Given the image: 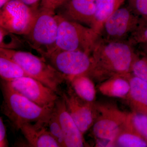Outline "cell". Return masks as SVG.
Listing matches in <instances>:
<instances>
[{"label": "cell", "mask_w": 147, "mask_h": 147, "mask_svg": "<svg viewBox=\"0 0 147 147\" xmlns=\"http://www.w3.org/2000/svg\"><path fill=\"white\" fill-rule=\"evenodd\" d=\"M91 55L92 67L88 76L100 83L115 76H130L138 56L127 41H108L100 38Z\"/></svg>", "instance_id": "1"}, {"label": "cell", "mask_w": 147, "mask_h": 147, "mask_svg": "<svg viewBox=\"0 0 147 147\" xmlns=\"http://www.w3.org/2000/svg\"><path fill=\"white\" fill-rule=\"evenodd\" d=\"M3 100L1 111L13 127L20 130L23 124L42 122L47 125L54 108H43L16 92L6 81L2 80Z\"/></svg>", "instance_id": "2"}, {"label": "cell", "mask_w": 147, "mask_h": 147, "mask_svg": "<svg viewBox=\"0 0 147 147\" xmlns=\"http://www.w3.org/2000/svg\"><path fill=\"white\" fill-rule=\"evenodd\" d=\"M0 54L16 62L28 76L38 80L60 95L59 87L67 81L66 78L44 58L39 57L30 52L2 48H0Z\"/></svg>", "instance_id": "3"}, {"label": "cell", "mask_w": 147, "mask_h": 147, "mask_svg": "<svg viewBox=\"0 0 147 147\" xmlns=\"http://www.w3.org/2000/svg\"><path fill=\"white\" fill-rule=\"evenodd\" d=\"M57 16L58 29L56 50L81 51L91 55L99 38L97 32L91 27L57 14Z\"/></svg>", "instance_id": "4"}, {"label": "cell", "mask_w": 147, "mask_h": 147, "mask_svg": "<svg viewBox=\"0 0 147 147\" xmlns=\"http://www.w3.org/2000/svg\"><path fill=\"white\" fill-rule=\"evenodd\" d=\"M58 29L55 12L39 8L30 31L24 36L29 45L45 59L56 50Z\"/></svg>", "instance_id": "5"}, {"label": "cell", "mask_w": 147, "mask_h": 147, "mask_svg": "<svg viewBox=\"0 0 147 147\" xmlns=\"http://www.w3.org/2000/svg\"><path fill=\"white\" fill-rule=\"evenodd\" d=\"M97 117L92 127V134L96 146L111 147L112 144L129 118V113L110 103H96Z\"/></svg>", "instance_id": "6"}, {"label": "cell", "mask_w": 147, "mask_h": 147, "mask_svg": "<svg viewBox=\"0 0 147 147\" xmlns=\"http://www.w3.org/2000/svg\"><path fill=\"white\" fill-rule=\"evenodd\" d=\"M140 19L129 7H120L103 23L99 38L108 41H127Z\"/></svg>", "instance_id": "7"}, {"label": "cell", "mask_w": 147, "mask_h": 147, "mask_svg": "<svg viewBox=\"0 0 147 147\" xmlns=\"http://www.w3.org/2000/svg\"><path fill=\"white\" fill-rule=\"evenodd\" d=\"M20 0H11L1 8L0 27L18 35H26L38 11Z\"/></svg>", "instance_id": "8"}, {"label": "cell", "mask_w": 147, "mask_h": 147, "mask_svg": "<svg viewBox=\"0 0 147 147\" xmlns=\"http://www.w3.org/2000/svg\"><path fill=\"white\" fill-rule=\"evenodd\" d=\"M45 59L65 76L67 82L75 76L88 75L91 68V55L82 51L55 50Z\"/></svg>", "instance_id": "9"}, {"label": "cell", "mask_w": 147, "mask_h": 147, "mask_svg": "<svg viewBox=\"0 0 147 147\" xmlns=\"http://www.w3.org/2000/svg\"><path fill=\"white\" fill-rule=\"evenodd\" d=\"M66 91L61 92L66 107L71 117L83 134L93 126L97 117V110L95 102L85 101L79 97L70 84Z\"/></svg>", "instance_id": "10"}, {"label": "cell", "mask_w": 147, "mask_h": 147, "mask_svg": "<svg viewBox=\"0 0 147 147\" xmlns=\"http://www.w3.org/2000/svg\"><path fill=\"white\" fill-rule=\"evenodd\" d=\"M7 82L16 92L43 108H54L60 97L54 90L30 76Z\"/></svg>", "instance_id": "11"}, {"label": "cell", "mask_w": 147, "mask_h": 147, "mask_svg": "<svg viewBox=\"0 0 147 147\" xmlns=\"http://www.w3.org/2000/svg\"><path fill=\"white\" fill-rule=\"evenodd\" d=\"M96 2V0H67L57 9V14L92 28L94 20Z\"/></svg>", "instance_id": "12"}, {"label": "cell", "mask_w": 147, "mask_h": 147, "mask_svg": "<svg viewBox=\"0 0 147 147\" xmlns=\"http://www.w3.org/2000/svg\"><path fill=\"white\" fill-rule=\"evenodd\" d=\"M55 107L59 118L65 147L86 146L84 134L69 113L62 97L58 99Z\"/></svg>", "instance_id": "13"}, {"label": "cell", "mask_w": 147, "mask_h": 147, "mask_svg": "<svg viewBox=\"0 0 147 147\" xmlns=\"http://www.w3.org/2000/svg\"><path fill=\"white\" fill-rule=\"evenodd\" d=\"M47 127L43 123H27L21 125L20 130L30 147H60Z\"/></svg>", "instance_id": "14"}, {"label": "cell", "mask_w": 147, "mask_h": 147, "mask_svg": "<svg viewBox=\"0 0 147 147\" xmlns=\"http://www.w3.org/2000/svg\"><path fill=\"white\" fill-rule=\"evenodd\" d=\"M130 90L127 100L132 111L147 115V82L130 75Z\"/></svg>", "instance_id": "15"}, {"label": "cell", "mask_w": 147, "mask_h": 147, "mask_svg": "<svg viewBox=\"0 0 147 147\" xmlns=\"http://www.w3.org/2000/svg\"><path fill=\"white\" fill-rule=\"evenodd\" d=\"M130 75L115 76L101 82L98 85V90L109 97L126 98L130 90L129 79Z\"/></svg>", "instance_id": "16"}, {"label": "cell", "mask_w": 147, "mask_h": 147, "mask_svg": "<svg viewBox=\"0 0 147 147\" xmlns=\"http://www.w3.org/2000/svg\"><path fill=\"white\" fill-rule=\"evenodd\" d=\"M111 147H147V142L132 125L130 113L128 121L114 139Z\"/></svg>", "instance_id": "17"}, {"label": "cell", "mask_w": 147, "mask_h": 147, "mask_svg": "<svg viewBox=\"0 0 147 147\" xmlns=\"http://www.w3.org/2000/svg\"><path fill=\"white\" fill-rule=\"evenodd\" d=\"M125 0H96L94 22L92 28L98 34L102 24L121 7Z\"/></svg>", "instance_id": "18"}, {"label": "cell", "mask_w": 147, "mask_h": 147, "mask_svg": "<svg viewBox=\"0 0 147 147\" xmlns=\"http://www.w3.org/2000/svg\"><path fill=\"white\" fill-rule=\"evenodd\" d=\"M67 82L79 97L88 102H94L96 92L93 82L89 76L79 75Z\"/></svg>", "instance_id": "19"}, {"label": "cell", "mask_w": 147, "mask_h": 147, "mask_svg": "<svg viewBox=\"0 0 147 147\" xmlns=\"http://www.w3.org/2000/svg\"><path fill=\"white\" fill-rule=\"evenodd\" d=\"M0 76L2 80L6 82L20 77L28 76L21 66L16 62L1 54Z\"/></svg>", "instance_id": "20"}, {"label": "cell", "mask_w": 147, "mask_h": 147, "mask_svg": "<svg viewBox=\"0 0 147 147\" xmlns=\"http://www.w3.org/2000/svg\"><path fill=\"white\" fill-rule=\"evenodd\" d=\"M18 35L0 27V48L18 50L25 47L24 40Z\"/></svg>", "instance_id": "21"}, {"label": "cell", "mask_w": 147, "mask_h": 147, "mask_svg": "<svg viewBox=\"0 0 147 147\" xmlns=\"http://www.w3.org/2000/svg\"><path fill=\"white\" fill-rule=\"evenodd\" d=\"M47 126L52 136L58 142L60 147H65L59 118L55 106L47 123Z\"/></svg>", "instance_id": "22"}, {"label": "cell", "mask_w": 147, "mask_h": 147, "mask_svg": "<svg viewBox=\"0 0 147 147\" xmlns=\"http://www.w3.org/2000/svg\"><path fill=\"white\" fill-rule=\"evenodd\" d=\"M127 42L132 46L147 45V20L141 18L135 30L129 38Z\"/></svg>", "instance_id": "23"}, {"label": "cell", "mask_w": 147, "mask_h": 147, "mask_svg": "<svg viewBox=\"0 0 147 147\" xmlns=\"http://www.w3.org/2000/svg\"><path fill=\"white\" fill-rule=\"evenodd\" d=\"M130 117L134 129L147 142V115L132 111Z\"/></svg>", "instance_id": "24"}, {"label": "cell", "mask_w": 147, "mask_h": 147, "mask_svg": "<svg viewBox=\"0 0 147 147\" xmlns=\"http://www.w3.org/2000/svg\"><path fill=\"white\" fill-rule=\"evenodd\" d=\"M131 72L134 76L147 82V55L137 57L132 65Z\"/></svg>", "instance_id": "25"}, {"label": "cell", "mask_w": 147, "mask_h": 147, "mask_svg": "<svg viewBox=\"0 0 147 147\" xmlns=\"http://www.w3.org/2000/svg\"><path fill=\"white\" fill-rule=\"evenodd\" d=\"M129 7L141 18L147 20V0H128Z\"/></svg>", "instance_id": "26"}, {"label": "cell", "mask_w": 147, "mask_h": 147, "mask_svg": "<svg viewBox=\"0 0 147 147\" xmlns=\"http://www.w3.org/2000/svg\"><path fill=\"white\" fill-rule=\"evenodd\" d=\"M67 0H41L39 8L55 12Z\"/></svg>", "instance_id": "27"}, {"label": "cell", "mask_w": 147, "mask_h": 147, "mask_svg": "<svg viewBox=\"0 0 147 147\" xmlns=\"http://www.w3.org/2000/svg\"><path fill=\"white\" fill-rule=\"evenodd\" d=\"M6 127L4 123L3 117H0V147H8Z\"/></svg>", "instance_id": "28"}, {"label": "cell", "mask_w": 147, "mask_h": 147, "mask_svg": "<svg viewBox=\"0 0 147 147\" xmlns=\"http://www.w3.org/2000/svg\"><path fill=\"white\" fill-rule=\"evenodd\" d=\"M20 1L31 8L35 10L39 9L38 3L40 0H20Z\"/></svg>", "instance_id": "29"}, {"label": "cell", "mask_w": 147, "mask_h": 147, "mask_svg": "<svg viewBox=\"0 0 147 147\" xmlns=\"http://www.w3.org/2000/svg\"><path fill=\"white\" fill-rule=\"evenodd\" d=\"M139 47L141 48V50L144 53V55H147V45H139Z\"/></svg>", "instance_id": "30"}, {"label": "cell", "mask_w": 147, "mask_h": 147, "mask_svg": "<svg viewBox=\"0 0 147 147\" xmlns=\"http://www.w3.org/2000/svg\"><path fill=\"white\" fill-rule=\"evenodd\" d=\"M11 0H0V7L1 8L3 7L6 3H7Z\"/></svg>", "instance_id": "31"}]
</instances>
